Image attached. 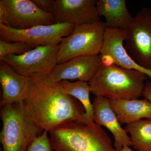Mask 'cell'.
I'll return each mask as SVG.
<instances>
[{
	"mask_svg": "<svg viewBox=\"0 0 151 151\" xmlns=\"http://www.w3.org/2000/svg\"><path fill=\"white\" fill-rule=\"evenodd\" d=\"M124 129L130 134L133 148L137 151H151V119L127 124Z\"/></svg>",
	"mask_w": 151,
	"mask_h": 151,
	"instance_id": "ac0fdd59",
	"label": "cell"
},
{
	"mask_svg": "<svg viewBox=\"0 0 151 151\" xmlns=\"http://www.w3.org/2000/svg\"><path fill=\"white\" fill-rule=\"evenodd\" d=\"M96 0H56L52 14L55 23L74 25L100 20Z\"/></svg>",
	"mask_w": 151,
	"mask_h": 151,
	"instance_id": "8fae6325",
	"label": "cell"
},
{
	"mask_svg": "<svg viewBox=\"0 0 151 151\" xmlns=\"http://www.w3.org/2000/svg\"><path fill=\"white\" fill-rule=\"evenodd\" d=\"M127 30L106 27L104 42L100 53L102 63L105 65L115 64L121 67L137 70L145 74L150 79L151 70L137 63L130 56L124 46Z\"/></svg>",
	"mask_w": 151,
	"mask_h": 151,
	"instance_id": "30bf717a",
	"label": "cell"
},
{
	"mask_svg": "<svg viewBox=\"0 0 151 151\" xmlns=\"http://www.w3.org/2000/svg\"><path fill=\"white\" fill-rule=\"evenodd\" d=\"M6 8L2 0L0 1V24L5 25L7 19Z\"/></svg>",
	"mask_w": 151,
	"mask_h": 151,
	"instance_id": "7402d4cb",
	"label": "cell"
},
{
	"mask_svg": "<svg viewBox=\"0 0 151 151\" xmlns=\"http://www.w3.org/2000/svg\"><path fill=\"white\" fill-rule=\"evenodd\" d=\"M0 83L2 91L1 107L24 102L29 94V77L19 74L3 61L0 63Z\"/></svg>",
	"mask_w": 151,
	"mask_h": 151,
	"instance_id": "4fadbf2b",
	"label": "cell"
},
{
	"mask_svg": "<svg viewBox=\"0 0 151 151\" xmlns=\"http://www.w3.org/2000/svg\"><path fill=\"white\" fill-rule=\"evenodd\" d=\"M145 74L115 64H101L89 83L91 92L95 97L109 100H131L142 95L147 79Z\"/></svg>",
	"mask_w": 151,
	"mask_h": 151,
	"instance_id": "7a4b0ae2",
	"label": "cell"
},
{
	"mask_svg": "<svg viewBox=\"0 0 151 151\" xmlns=\"http://www.w3.org/2000/svg\"><path fill=\"white\" fill-rule=\"evenodd\" d=\"M97 8L99 16L105 18L107 27L127 30L134 20L125 0H99Z\"/></svg>",
	"mask_w": 151,
	"mask_h": 151,
	"instance_id": "9a60e30c",
	"label": "cell"
},
{
	"mask_svg": "<svg viewBox=\"0 0 151 151\" xmlns=\"http://www.w3.org/2000/svg\"><path fill=\"white\" fill-rule=\"evenodd\" d=\"M64 92L78 100L85 110L84 117L87 124H94V112L92 103L90 101L91 92L88 82L77 81L74 82L68 80L59 81Z\"/></svg>",
	"mask_w": 151,
	"mask_h": 151,
	"instance_id": "e0dca14e",
	"label": "cell"
},
{
	"mask_svg": "<svg viewBox=\"0 0 151 151\" xmlns=\"http://www.w3.org/2000/svg\"><path fill=\"white\" fill-rule=\"evenodd\" d=\"M106 27L101 20L76 26L73 32L63 38L59 43L58 64L77 57L100 55Z\"/></svg>",
	"mask_w": 151,
	"mask_h": 151,
	"instance_id": "5b68a950",
	"label": "cell"
},
{
	"mask_svg": "<svg viewBox=\"0 0 151 151\" xmlns=\"http://www.w3.org/2000/svg\"><path fill=\"white\" fill-rule=\"evenodd\" d=\"M94 122L111 132L114 138L115 150L132 145L131 139L125 129L121 127L116 113L111 107L110 100L102 97H95L92 103Z\"/></svg>",
	"mask_w": 151,
	"mask_h": 151,
	"instance_id": "5bb4252c",
	"label": "cell"
},
{
	"mask_svg": "<svg viewBox=\"0 0 151 151\" xmlns=\"http://www.w3.org/2000/svg\"><path fill=\"white\" fill-rule=\"evenodd\" d=\"M3 151H27L36 138L44 132L36 124L24 102L1 107Z\"/></svg>",
	"mask_w": 151,
	"mask_h": 151,
	"instance_id": "277c9868",
	"label": "cell"
},
{
	"mask_svg": "<svg viewBox=\"0 0 151 151\" xmlns=\"http://www.w3.org/2000/svg\"><path fill=\"white\" fill-rule=\"evenodd\" d=\"M126 49L139 65L151 70V11L144 8L127 30Z\"/></svg>",
	"mask_w": 151,
	"mask_h": 151,
	"instance_id": "ba28073f",
	"label": "cell"
},
{
	"mask_svg": "<svg viewBox=\"0 0 151 151\" xmlns=\"http://www.w3.org/2000/svg\"><path fill=\"white\" fill-rule=\"evenodd\" d=\"M59 48V45L39 46L21 55H6L1 61L26 77L48 75L58 64Z\"/></svg>",
	"mask_w": 151,
	"mask_h": 151,
	"instance_id": "8992f818",
	"label": "cell"
},
{
	"mask_svg": "<svg viewBox=\"0 0 151 151\" xmlns=\"http://www.w3.org/2000/svg\"><path fill=\"white\" fill-rule=\"evenodd\" d=\"M30 89L24 101L36 124L48 132L68 122L87 124L85 110L77 99L66 94L59 82L48 75L29 77Z\"/></svg>",
	"mask_w": 151,
	"mask_h": 151,
	"instance_id": "6da1fadb",
	"label": "cell"
},
{
	"mask_svg": "<svg viewBox=\"0 0 151 151\" xmlns=\"http://www.w3.org/2000/svg\"><path fill=\"white\" fill-rule=\"evenodd\" d=\"M102 64L100 55L77 57L63 63L57 64L50 73L53 81L75 80L89 82Z\"/></svg>",
	"mask_w": 151,
	"mask_h": 151,
	"instance_id": "7c38bea8",
	"label": "cell"
},
{
	"mask_svg": "<svg viewBox=\"0 0 151 151\" xmlns=\"http://www.w3.org/2000/svg\"><path fill=\"white\" fill-rule=\"evenodd\" d=\"M33 2L41 9L48 13L52 14L55 4L54 0H32Z\"/></svg>",
	"mask_w": 151,
	"mask_h": 151,
	"instance_id": "44dd1931",
	"label": "cell"
},
{
	"mask_svg": "<svg viewBox=\"0 0 151 151\" xmlns=\"http://www.w3.org/2000/svg\"><path fill=\"white\" fill-rule=\"evenodd\" d=\"M49 133L52 148L55 151H115L111 138L95 123L68 122Z\"/></svg>",
	"mask_w": 151,
	"mask_h": 151,
	"instance_id": "3957f363",
	"label": "cell"
},
{
	"mask_svg": "<svg viewBox=\"0 0 151 151\" xmlns=\"http://www.w3.org/2000/svg\"><path fill=\"white\" fill-rule=\"evenodd\" d=\"M75 25L69 23H55L40 25L25 29H16L0 24V40L22 42L36 46L59 45L63 38L70 35Z\"/></svg>",
	"mask_w": 151,
	"mask_h": 151,
	"instance_id": "52a82bcc",
	"label": "cell"
},
{
	"mask_svg": "<svg viewBox=\"0 0 151 151\" xmlns=\"http://www.w3.org/2000/svg\"><path fill=\"white\" fill-rule=\"evenodd\" d=\"M142 95L145 99L151 103V81H148L145 83Z\"/></svg>",
	"mask_w": 151,
	"mask_h": 151,
	"instance_id": "603a6c76",
	"label": "cell"
},
{
	"mask_svg": "<svg viewBox=\"0 0 151 151\" xmlns=\"http://www.w3.org/2000/svg\"><path fill=\"white\" fill-rule=\"evenodd\" d=\"M110 101L121 124L127 125L143 119H151V103L146 99Z\"/></svg>",
	"mask_w": 151,
	"mask_h": 151,
	"instance_id": "2e32d148",
	"label": "cell"
},
{
	"mask_svg": "<svg viewBox=\"0 0 151 151\" xmlns=\"http://www.w3.org/2000/svg\"><path fill=\"white\" fill-rule=\"evenodd\" d=\"M48 132L44 131L31 143L27 151H52L50 139Z\"/></svg>",
	"mask_w": 151,
	"mask_h": 151,
	"instance_id": "ffe728a7",
	"label": "cell"
},
{
	"mask_svg": "<svg viewBox=\"0 0 151 151\" xmlns=\"http://www.w3.org/2000/svg\"><path fill=\"white\" fill-rule=\"evenodd\" d=\"M7 11L5 25L25 29L55 24L53 15L40 8L32 0H2Z\"/></svg>",
	"mask_w": 151,
	"mask_h": 151,
	"instance_id": "9c48e42d",
	"label": "cell"
},
{
	"mask_svg": "<svg viewBox=\"0 0 151 151\" xmlns=\"http://www.w3.org/2000/svg\"><path fill=\"white\" fill-rule=\"evenodd\" d=\"M36 47L35 45L22 42H9L0 40V60L1 61L6 55H21Z\"/></svg>",
	"mask_w": 151,
	"mask_h": 151,
	"instance_id": "d6986e66",
	"label": "cell"
},
{
	"mask_svg": "<svg viewBox=\"0 0 151 151\" xmlns=\"http://www.w3.org/2000/svg\"><path fill=\"white\" fill-rule=\"evenodd\" d=\"M115 151H134L132 149H131L129 147L127 146V147H124L123 148L121 149V150H115Z\"/></svg>",
	"mask_w": 151,
	"mask_h": 151,
	"instance_id": "cb8c5ba5",
	"label": "cell"
}]
</instances>
